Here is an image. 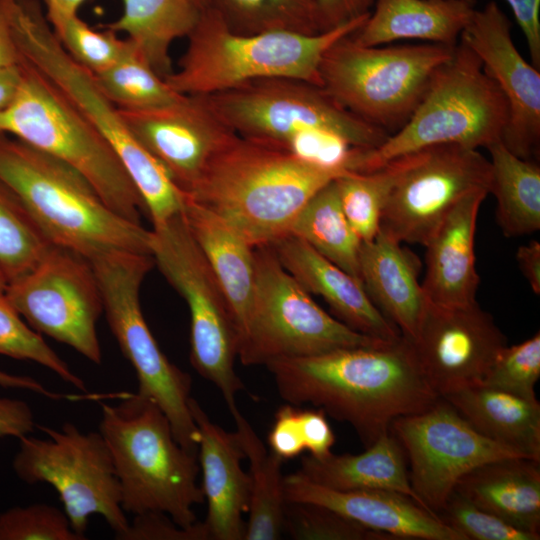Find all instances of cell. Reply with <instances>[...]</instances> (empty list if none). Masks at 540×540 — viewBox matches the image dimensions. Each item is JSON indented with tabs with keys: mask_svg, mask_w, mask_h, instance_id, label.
Masks as SVG:
<instances>
[{
	"mask_svg": "<svg viewBox=\"0 0 540 540\" xmlns=\"http://www.w3.org/2000/svg\"><path fill=\"white\" fill-rule=\"evenodd\" d=\"M122 14L105 25L124 33L162 78L174 69L170 47L188 37L198 23L202 7L197 0H121Z\"/></svg>",
	"mask_w": 540,
	"mask_h": 540,
	"instance_id": "cell-31",
	"label": "cell"
},
{
	"mask_svg": "<svg viewBox=\"0 0 540 540\" xmlns=\"http://www.w3.org/2000/svg\"><path fill=\"white\" fill-rule=\"evenodd\" d=\"M411 155L370 172H350L335 179L342 210L361 242L372 240L379 232L384 206Z\"/></svg>",
	"mask_w": 540,
	"mask_h": 540,
	"instance_id": "cell-36",
	"label": "cell"
},
{
	"mask_svg": "<svg viewBox=\"0 0 540 540\" xmlns=\"http://www.w3.org/2000/svg\"><path fill=\"white\" fill-rule=\"evenodd\" d=\"M46 438L19 439L12 468L25 483H47L57 492L72 529L86 539L89 517L100 515L115 537L129 525L121 506L118 478L99 431L83 432L66 422L60 429L39 426Z\"/></svg>",
	"mask_w": 540,
	"mask_h": 540,
	"instance_id": "cell-14",
	"label": "cell"
},
{
	"mask_svg": "<svg viewBox=\"0 0 540 540\" xmlns=\"http://www.w3.org/2000/svg\"><path fill=\"white\" fill-rule=\"evenodd\" d=\"M526 39L531 64L540 68V0H506Z\"/></svg>",
	"mask_w": 540,
	"mask_h": 540,
	"instance_id": "cell-48",
	"label": "cell"
},
{
	"mask_svg": "<svg viewBox=\"0 0 540 540\" xmlns=\"http://www.w3.org/2000/svg\"><path fill=\"white\" fill-rule=\"evenodd\" d=\"M286 271L309 294L321 296L335 318L369 337L394 342L402 335L375 306L362 282L323 257L304 240L286 234L269 245Z\"/></svg>",
	"mask_w": 540,
	"mask_h": 540,
	"instance_id": "cell-23",
	"label": "cell"
},
{
	"mask_svg": "<svg viewBox=\"0 0 540 540\" xmlns=\"http://www.w3.org/2000/svg\"><path fill=\"white\" fill-rule=\"evenodd\" d=\"M347 173L290 148L237 135L184 196L217 214L255 248L288 234L306 203Z\"/></svg>",
	"mask_w": 540,
	"mask_h": 540,
	"instance_id": "cell-2",
	"label": "cell"
},
{
	"mask_svg": "<svg viewBox=\"0 0 540 540\" xmlns=\"http://www.w3.org/2000/svg\"><path fill=\"white\" fill-rule=\"evenodd\" d=\"M120 398L116 405L102 404L99 432L112 457L123 510L161 512L182 527L192 526L194 506L205 501L197 484L198 454L177 442L155 402L137 393Z\"/></svg>",
	"mask_w": 540,
	"mask_h": 540,
	"instance_id": "cell-4",
	"label": "cell"
},
{
	"mask_svg": "<svg viewBox=\"0 0 540 540\" xmlns=\"http://www.w3.org/2000/svg\"><path fill=\"white\" fill-rule=\"evenodd\" d=\"M19 61L12 35L8 1L0 0V68L16 65Z\"/></svg>",
	"mask_w": 540,
	"mask_h": 540,
	"instance_id": "cell-52",
	"label": "cell"
},
{
	"mask_svg": "<svg viewBox=\"0 0 540 540\" xmlns=\"http://www.w3.org/2000/svg\"><path fill=\"white\" fill-rule=\"evenodd\" d=\"M296 472L334 490L396 491L428 510L411 486L404 450L390 430L359 454L336 455L331 452L322 458L304 456Z\"/></svg>",
	"mask_w": 540,
	"mask_h": 540,
	"instance_id": "cell-30",
	"label": "cell"
},
{
	"mask_svg": "<svg viewBox=\"0 0 540 540\" xmlns=\"http://www.w3.org/2000/svg\"><path fill=\"white\" fill-rule=\"evenodd\" d=\"M118 109L135 139L183 194L193 189L212 158L237 136L206 95H182L144 109Z\"/></svg>",
	"mask_w": 540,
	"mask_h": 540,
	"instance_id": "cell-19",
	"label": "cell"
},
{
	"mask_svg": "<svg viewBox=\"0 0 540 540\" xmlns=\"http://www.w3.org/2000/svg\"><path fill=\"white\" fill-rule=\"evenodd\" d=\"M516 260L533 292L540 294V243L536 240L518 247Z\"/></svg>",
	"mask_w": 540,
	"mask_h": 540,
	"instance_id": "cell-51",
	"label": "cell"
},
{
	"mask_svg": "<svg viewBox=\"0 0 540 540\" xmlns=\"http://www.w3.org/2000/svg\"><path fill=\"white\" fill-rule=\"evenodd\" d=\"M36 426L30 406L20 399L0 397V438L20 439Z\"/></svg>",
	"mask_w": 540,
	"mask_h": 540,
	"instance_id": "cell-50",
	"label": "cell"
},
{
	"mask_svg": "<svg viewBox=\"0 0 540 540\" xmlns=\"http://www.w3.org/2000/svg\"><path fill=\"white\" fill-rule=\"evenodd\" d=\"M288 234L304 240L323 257L362 282L359 264L361 240L342 210L335 180L306 203Z\"/></svg>",
	"mask_w": 540,
	"mask_h": 540,
	"instance_id": "cell-34",
	"label": "cell"
},
{
	"mask_svg": "<svg viewBox=\"0 0 540 540\" xmlns=\"http://www.w3.org/2000/svg\"><path fill=\"white\" fill-rule=\"evenodd\" d=\"M255 260L253 296L239 336L238 357L243 365L389 343L359 333L323 310L269 245L255 247Z\"/></svg>",
	"mask_w": 540,
	"mask_h": 540,
	"instance_id": "cell-11",
	"label": "cell"
},
{
	"mask_svg": "<svg viewBox=\"0 0 540 540\" xmlns=\"http://www.w3.org/2000/svg\"><path fill=\"white\" fill-rule=\"evenodd\" d=\"M51 244L19 195L0 178V271L7 283L31 271Z\"/></svg>",
	"mask_w": 540,
	"mask_h": 540,
	"instance_id": "cell-38",
	"label": "cell"
},
{
	"mask_svg": "<svg viewBox=\"0 0 540 540\" xmlns=\"http://www.w3.org/2000/svg\"><path fill=\"white\" fill-rule=\"evenodd\" d=\"M228 409L250 465L251 495L244 540L280 539L286 506L283 459L265 447L237 405Z\"/></svg>",
	"mask_w": 540,
	"mask_h": 540,
	"instance_id": "cell-32",
	"label": "cell"
},
{
	"mask_svg": "<svg viewBox=\"0 0 540 540\" xmlns=\"http://www.w3.org/2000/svg\"><path fill=\"white\" fill-rule=\"evenodd\" d=\"M206 96L237 135L290 149L312 132L365 150L379 147L390 135L347 110L321 86L295 78L257 79Z\"/></svg>",
	"mask_w": 540,
	"mask_h": 540,
	"instance_id": "cell-13",
	"label": "cell"
},
{
	"mask_svg": "<svg viewBox=\"0 0 540 540\" xmlns=\"http://www.w3.org/2000/svg\"><path fill=\"white\" fill-rule=\"evenodd\" d=\"M7 280L6 278L4 277V275L2 274V272L0 271V291H5L6 287H7Z\"/></svg>",
	"mask_w": 540,
	"mask_h": 540,
	"instance_id": "cell-56",
	"label": "cell"
},
{
	"mask_svg": "<svg viewBox=\"0 0 540 540\" xmlns=\"http://www.w3.org/2000/svg\"><path fill=\"white\" fill-rule=\"evenodd\" d=\"M202 7L210 5V0H197Z\"/></svg>",
	"mask_w": 540,
	"mask_h": 540,
	"instance_id": "cell-57",
	"label": "cell"
},
{
	"mask_svg": "<svg viewBox=\"0 0 540 540\" xmlns=\"http://www.w3.org/2000/svg\"><path fill=\"white\" fill-rule=\"evenodd\" d=\"M0 540H84L64 511L47 503L16 506L0 512Z\"/></svg>",
	"mask_w": 540,
	"mask_h": 540,
	"instance_id": "cell-43",
	"label": "cell"
},
{
	"mask_svg": "<svg viewBox=\"0 0 540 540\" xmlns=\"http://www.w3.org/2000/svg\"><path fill=\"white\" fill-rule=\"evenodd\" d=\"M265 366L287 403L310 404L349 423L365 448L389 432L396 418L423 411L439 398L404 337Z\"/></svg>",
	"mask_w": 540,
	"mask_h": 540,
	"instance_id": "cell-1",
	"label": "cell"
},
{
	"mask_svg": "<svg viewBox=\"0 0 540 540\" xmlns=\"http://www.w3.org/2000/svg\"><path fill=\"white\" fill-rule=\"evenodd\" d=\"M283 532L297 540H391L325 506L286 501Z\"/></svg>",
	"mask_w": 540,
	"mask_h": 540,
	"instance_id": "cell-40",
	"label": "cell"
},
{
	"mask_svg": "<svg viewBox=\"0 0 540 540\" xmlns=\"http://www.w3.org/2000/svg\"><path fill=\"white\" fill-rule=\"evenodd\" d=\"M374 0H317L321 32H326L369 13Z\"/></svg>",
	"mask_w": 540,
	"mask_h": 540,
	"instance_id": "cell-49",
	"label": "cell"
},
{
	"mask_svg": "<svg viewBox=\"0 0 540 540\" xmlns=\"http://www.w3.org/2000/svg\"><path fill=\"white\" fill-rule=\"evenodd\" d=\"M20 63L21 82L0 112V132L70 165L114 212L141 224L144 202L110 144L49 79Z\"/></svg>",
	"mask_w": 540,
	"mask_h": 540,
	"instance_id": "cell-8",
	"label": "cell"
},
{
	"mask_svg": "<svg viewBox=\"0 0 540 540\" xmlns=\"http://www.w3.org/2000/svg\"><path fill=\"white\" fill-rule=\"evenodd\" d=\"M490 153L491 185L496 199V220L506 237L540 229V167L522 159L501 142L486 147Z\"/></svg>",
	"mask_w": 540,
	"mask_h": 540,
	"instance_id": "cell-33",
	"label": "cell"
},
{
	"mask_svg": "<svg viewBox=\"0 0 540 540\" xmlns=\"http://www.w3.org/2000/svg\"><path fill=\"white\" fill-rule=\"evenodd\" d=\"M118 540H208L202 522L182 527L161 512L134 515L128 528L115 537Z\"/></svg>",
	"mask_w": 540,
	"mask_h": 540,
	"instance_id": "cell-45",
	"label": "cell"
},
{
	"mask_svg": "<svg viewBox=\"0 0 540 540\" xmlns=\"http://www.w3.org/2000/svg\"><path fill=\"white\" fill-rule=\"evenodd\" d=\"M369 13L316 35L291 32L243 35L232 32L217 11L206 6L187 37L188 44L178 68L165 81L173 91L183 95H211L273 77L319 85L318 68L325 51L359 29Z\"/></svg>",
	"mask_w": 540,
	"mask_h": 540,
	"instance_id": "cell-6",
	"label": "cell"
},
{
	"mask_svg": "<svg viewBox=\"0 0 540 540\" xmlns=\"http://www.w3.org/2000/svg\"><path fill=\"white\" fill-rule=\"evenodd\" d=\"M19 57L49 79L110 144L137 188L152 225L179 213L184 194L135 139L94 74L63 48L38 0H8Z\"/></svg>",
	"mask_w": 540,
	"mask_h": 540,
	"instance_id": "cell-5",
	"label": "cell"
},
{
	"mask_svg": "<svg viewBox=\"0 0 540 540\" xmlns=\"http://www.w3.org/2000/svg\"><path fill=\"white\" fill-rule=\"evenodd\" d=\"M181 213L225 294L239 337L255 286V248L221 217L186 196Z\"/></svg>",
	"mask_w": 540,
	"mask_h": 540,
	"instance_id": "cell-28",
	"label": "cell"
},
{
	"mask_svg": "<svg viewBox=\"0 0 540 540\" xmlns=\"http://www.w3.org/2000/svg\"><path fill=\"white\" fill-rule=\"evenodd\" d=\"M299 422L305 450L309 452V455L322 458L330 454L335 443V435L326 414L320 409H299Z\"/></svg>",
	"mask_w": 540,
	"mask_h": 540,
	"instance_id": "cell-47",
	"label": "cell"
},
{
	"mask_svg": "<svg viewBox=\"0 0 540 540\" xmlns=\"http://www.w3.org/2000/svg\"><path fill=\"white\" fill-rule=\"evenodd\" d=\"M481 435L518 455L540 461V404L482 384L445 395Z\"/></svg>",
	"mask_w": 540,
	"mask_h": 540,
	"instance_id": "cell-29",
	"label": "cell"
},
{
	"mask_svg": "<svg viewBox=\"0 0 540 540\" xmlns=\"http://www.w3.org/2000/svg\"><path fill=\"white\" fill-rule=\"evenodd\" d=\"M438 518L467 540H539L540 534L519 529L453 491Z\"/></svg>",
	"mask_w": 540,
	"mask_h": 540,
	"instance_id": "cell-44",
	"label": "cell"
},
{
	"mask_svg": "<svg viewBox=\"0 0 540 540\" xmlns=\"http://www.w3.org/2000/svg\"><path fill=\"white\" fill-rule=\"evenodd\" d=\"M491 185V164L478 149L433 146L411 155L393 186L380 230L400 242L425 246L450 210L468 193Z\"/></svg>",
	"mask_w": 540,
	"mask_h": 540,
	"instance_id": "cell-16",
	"label": "cell"
},
{
	"mask_svg": "<svg viewBox=\"0 0 540 540\" xmlns=\"http://www.w3.org/2000/svg\"><path fill=\"white\" fill-rule=\"evenodd\" d=\"M0 178L50 243L88 259L112 250L151 255L150 230L114 212L76 169L3 132Z\"/></svg>",
	"mask_w": 540,
	"mask_h": 540,
	"instance_id": "cell-3",
	"label": "cell"
},
{
	"mask_svg": "<svg viewBox=\"0 0 540 540\" xmlns=\"http://www.w3.org/2000/svg\"><path fill=\"white\" fill-rule=\"evenodd\" d=\"M286 501L312 503L394 539L467 540L411 497L391 490H334L298 472L284 476Z\"/></svg>",
	"mask_w": 540,
	"mask_h": 540,
	"instance_id": "cell-21",
	"label": "cell"
},
{
	"mask_svg": "<svg viewBox=\"0 0 540 540\" xmlns=\"http://www.w3.org/2000/svg\"><path fill=\"white\" fill-rule=\"evenodd\" d=\"M390 432L410 463L414 492L437 517L470 470L494 459L522 457L481 435L442 397L423 411L396 418Z\"/></svg>",
	"mask_w": 540,
	"mask_h": 540,
	"instance_id": "cell-17",
	"label": "cell"
},
{
	"mask_svg": "<svg viewBox=\"0 0 540 540\" xmlns=\"http://www.w3.org/2000/svg\"><path fill=\"white\" fill-rule=\"evenodd\" d=\"M268 444L270 450L283 460L299 456L305 450L299 409L295 405L288 403L277 410Z\"/></svg>",
	"mask_w": 540,
	"mask_h": 540,
	"instance_id": "cell-46",
	"label": "cell"
},
{
	"mask_svg": "<svg viewBox=\"0 0 540 540\" xmlns=\"http://www.w3.org/2000/svg\"><path fill=\"white\" fill-rule=\"evenodd\" d=\"M0 386L4 388L29 390L33 393L43 395L52 400L70 398V396L62 395L60 393L48 390L42 383L29 376L11 374L1 370Z\"/></svg>",
	"mask_w": 540,
	"mask_h": 540,
	"instance_id": "cell-53",
	"label": "cell"
},
{
	"mask_svg": "<svg viewBox=\"0 0 540 540\" xmlns=\"http://www.w3.org/2000/svg\"><path fill=\"white\" fill-rule=\"evenodd\" d=\"M459 41L480 59L503 93L509 118L501 142L516 156L536 161L540 146V73L517 50L511 21L494 1L474 11Z\"/></svg>",
	"mask_w": 540,
	"mask_h": 540,
	"instance_id": "cell-20",
	"label": "cell"
},
{
	"mask_svg": "<svg viewBox=\"0 0 540 540\" xmlns=\"http://www.w3.org/2000/svg\"><path fill=\"white\" fill-rule=\"evenodd\" d=\"M401 243L381 230L372 240L361 242L360 275L375 306L402 337L412 340L428 301L418 280L421 262Z\"/></svg>",
	"mask_w": 540,
	"mask_h": 540,
	"instance_id": "cell-25",
	"label": "cell"
},
{
	"mask_svg": "<svg viewBox=\"0 0 540 540\" xmlns=\"http://www.w3.org/2000/svg\"><path fill=\"white\" fill-rule=\"evenodd\" d=\"M489 193L475 190L450 210L424 247L422 288L428 302L464 306L476 302L480 277L475 266L478 213Z\"/></svg>",
	"mask_w": 540,
	"mask_h": 540,
	"instance_id": "cell-24",
	"label": "cell"
},
{
	"mask_svg": "<svg viewBox=\"0 0 540 540\" xmlns=\"http://www.w3.org/2000/svg\"><path fill=\"white\" fill-rule=\"evenodd\" d=\"M189 408L198 429V462L207 515L202 522L208 540H243L251 495V479L241 461L246 458L238 433L211 421L197 400Z\"/></svg>",
	"mask_w": 540,
	"mask_h": 540,
	"instance_id": "cell-22",
	"label": "cell"
},
{
	"mask_svg": "<svg viewBox=\"0 0 540 540\" xmlns=\"http://www.w3.org/2000/svg\"><path fill=\"white\" fill-rule=\"evenodd\" d=\"M375 9L351 34L363 46L416 39L455 46L475 11L467 0H374Z\"/></svg>",
	"mask_w": 540,
	"mask_h": 540,
	"instance_id": "cell-27",
	"label": "cell"
},
{
	"mask_svg": "<svg viewBox=\"0 0 540 540\" xmlns=\"http://www.w3.org/2000/svg\"><path fill=\"white\" fill-rule=\"evenodd\" d=\"M67 53L93 74L112 66L122 55L127 40L106 29L96 31L78 15L48 20Z\"/></svg>",
	"mask_w": 540,
	"mask_h": 540,
	"instance_id": "cell-41",
	"label": "cell"
},
{
	"mask_svg": "<svg viewBox=\"0 0 540 540\" xmlns=\"http://www.w3.org/2000/svg\"><path fill=\"white\" fill-rule=\"evenodd\" d=\"M127 44L119 59L108 69L94 74L103 94L120 109H144L171 103L183 94L173 91L138 48Z\"/></svg>",
	"mask_w": 540,
	"mask_h": 540,
	"instance_id": "cell-37",
	"label": "cell"
},
{
	"mask_svg": "<svg viewBox=\"0 0 540 540\" xmlns=\"http://www.w3.org/2000/svg\"><path fill=\"white\" fill-rule=\"evenodd\" d=\"M0 355L17 360L32 361L54 372L76 389L87 393L84 381L33 330L0 291Z\"/></svg>",
	"mask_w": 540,
	"mask_h": 540,
	"instance_id": "cell-39",
	"label": "cell"
},
{
	"mask_svg": "<svg viewBox=\"0 0 540 540\" xmlns=\"http://www.w3.org/2000/svg\"><path fill=\"white\" fill-rule=\"evenodd\" d=\"M540 377V333L497 355L481 384L529 400H537L535 386Z\"/></svg>",
	"mask_w": 540,
	"mask_h": 540,
	"instance_id": "cell-42",
	"label": "cell"
},
{
	"mask_svg": "<svg viewBox=\"0 0 540 540\" xmlns=\"http://www.w3.org/2000/svg\"><path fill=\"white\" fill-rule=\"evenodd\" d=\"M89 260L109 328L136 372V393L155 402L168 418L177 442L198 454L199 434L189 408L192 379L162 352L141 309L140 289L154 266L152 256L112 250Z\"/></svg>",
	"mask_w": 540,
	"mask_h": 540,
	"instance_id": "cell-10",
	"label": "cell"
},
{
	"mask_svg": "<svg viewBox=\"0 0 540 540\" xmlns=\"http://www.w3.org/2000/svg\"><path fill=\"white\" fill-rule=\"evenodd\" d=\"M86 0H43L47 20L78 15L80 6Z\"/></svg>",
	"mask_w": 540,
	"mask_h": 540,
	"instance_id": "cell-55",
	"label": "cell"
},
{
	"mask_svg": "<svg viewBox=\"0 0 540 540\" xmlns=\"http://www.w3.org/2000/svg\"><path fill=\"white\" fill-rule=\"evenodd\" d=\"M210 6L237 34L322 33L317 0H210Z\"/></svg>",
	"mask_w": 540,
	"mask_h": 540,
	"instance_id": "cell-35",
	"label": "cell"
},
{
	"mask_svg": "<svg viewBox=\"0 0 540 540\" xmlns=\"http://www.w3.org/2000/svg\"><path fill=\"white\" fill-rule=\"evenodd\" d=\"M507 101L477 55L459 41L434 72L408 121L375 149H358L354 171L376 170L398 157L439 145L478 149L501 140Z\"/></svg>",
	"mask_w": 540,
	"mask_h": 540,
	"instance_id": "cell-7",
	"label": "cell"
},
{
	"mask_svg": "<svg viewBox=\"0 0 540 540\" xmlns=\"http://www.w3.org/2000/svg\"><path fill=\"white\" fill-rule=\"evenodd\" d=\"M150 253L190 313V363L221 392L227 407L246 389L234 369L237 326L225 294L181 211L153 225Z\"/></svg>",
	"mask_w": 540,
	"mask_h": 540,
	"instance_id": "cell-12",
	"label": "cell"
},
{
	"mask_svg": "<svg viewBox=\"0 0 540 540\" xmlns=\"http://www.w3.org/2000/svg\"><path fill=\"white\" fill-rule=\"evenodd\" d=\"M407 341L426 381L439 397L481 384L507 345L492 315L477 301L464 306L427 302L415 337Z\"/></svg>",
	"mask_w": 540,
	"mask_h": 540,
	"instance_id": "cell-18",
	"label": "cell"
},
{
	"mask_svg": "<svg viewBox=\"0 0 540 540\" xmlns=\"http://www.w3.org/2000/svg\"><path fill=\"white\" fill-rule=\"evenodd\" d=\"M22 78V67L18 64L0 68V112L14 99Z\"/></svg>",
	"mask_w": 540,
	"mask_h": 540,
	"instance_id": "cell-54",
	"label": "cell"
},
{
	"mask_svg": "<svg viewBox=\"0 0 540 540\" xmlns=\"http://www.w3.org/2000/svg\"><path fill=\"white\" fill-rule=\"evenodd\" d=\"M454 491L511 525L540 534V461L525 457L488 461L462 476Z\"/></svg>",
	"mask_w": 540,
	"mask_h": 540,
	"instance_id": "cell-26",
	"label": "cell"
},
{
	"mask_svg": "<svg viewBox=\"0 0 540 540\" xmlns=\"http://www.w3.org/2000/svg\"><path fill=\"white\" fill-rule=\"evenodd\" d=\"M5 294L33 330L101 364L96 325L103 302L88 258L51 244L31 271L7 284Z\"/></svg>",
	"mask_w": 540,
	"mask_h": 540,
	"instance_id": "cell-15",
	"label": "cell"
},
{
	"mask_svg": "<svg viewBox=\"0 0 540 540\" xmlns=\"http://www.w3.org/2000/svg\"><path fill=\"white\" fill-rule=\"evenodd\" d=\"M455 46H363L350 34L323 54L319 85L347 110L392 134L408 121Z\"/></svg>",
	"mask_w": 540,
	"mask_h": 540,
	"instance_id": "cell-9",
	"label": "cell"
},
{
	"mask_svg": "<svg viewBox=\"0 0 540 540\" xmlns=\"http://www.w3.org/2000/svg\"><path fill=\"white\" fill-rule=\"evenodd\" d=\"M467 1H469V2H471V3H474V4H475V1H476V0H467Z\"/></svg>",
	"mask_w": 540,
	"mask_h": 540,
	"instance_id": "cell-58",
	"label": "cell"
}]
</instances>
